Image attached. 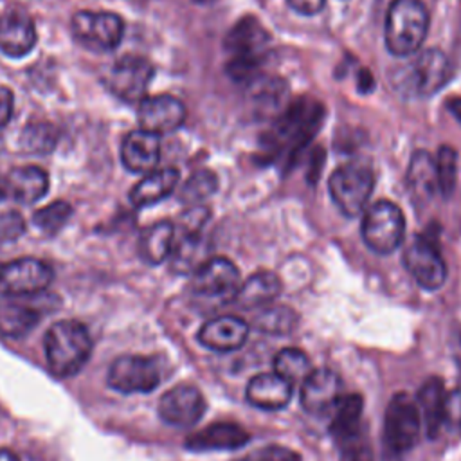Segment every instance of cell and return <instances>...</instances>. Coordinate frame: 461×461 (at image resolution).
I'll use <instances>...</instances> for the list:
<instances>
[{"label":"cell","instance_id":"ab89813d","mask_svg":"<svg viewBox=\"0 0 461 461\" xmlns=\"http://www.w3.org/2000/svg\"><path fill=\"white\" fill-rule=\"evenodd\" d=\"M450 430L461 436V389L447 394L445 403V423Z\"/></svg>","mask_w":461,"mask_h":461},{"label":"cell","instance_id":"83f0119b","mask_svg":"<svg viewBox=\"0 0 461 461\" xmlns=\"http://www.w3.org/2000/svg\"><path fill=\"white\" fill-rule=\"evenodd\" d=\"M281 292V281L274 272H256L250 276L245 283L240 285L232 303H236L240 308L250 310V308H263L268 303H272Z\"/></svg>","mask_w":461,"mask_h":461},{"label":"cell","instance_id":"f6af8a7d","mask_svg":"<svg viewBox=\"0 0 461 461\" xmlns=\"http://www.w3.org/2000/svg\"><path fill=\"white\" fill-rule=\"evenodd\" d=\"M0 461H20V457L9 448H2L0 450Z\"/></svg>","mask_w":461,"mask_h":461},{"label":"cell","instance_id":"ee69618b","mask_svg":"<svg viewBox=\"0 0 461 461\" xmlns=\"http://www.w3.org/2000/svg\"><path fill=\"white\" fill-rule=\"evenodd\" d=\"M447 108H448V112L461 122V97L457 95V97H450L448 101H447Z\"/></svg>","mask_w":461,"mask_h":461},{"label":"cell","instance_id":"c3c4849f","mask_svg":"<svg viewBox=\"0 0 461 461\" xmlns=\"http://www.w3.org/2000/svg\"><path fill=\"white\" fill-rule=\"evenodd\" d=\"M2 267H4V263H2V261H0V270H2Z\"/></svg>","mask_w":461,"mask_h":461},{"label":"cell","instance_id":"4316f807","mask_svg":"<svg viewBox=\"0 0 461 461\" xmlns=\"http://www.w3.org/2000/svg\"><path fill=\"white\" fill-rule=\"evenodd\" d=\"M41 319V312L16 297L0 299V335L20 339L27 335Z\"/></svg>","mask_w":461,"mask_h":461},{"label":"cell","instance_id":"7a4b0ae2","mask_svg":"<svg viewBox=\"0 0 461 461\" xmlns=\"http://www.w3.org/2000/svg\"><path fill=\"white\" fill-rule=\"evenodd\" d=\"M43 351L47 367L54 376H74L90 358L92 339L83 322L63 319L45 331Z\"/></svg>","mask_w":461,"mask_h":461},{"label":"cell","instance_id":"1f68e13d","mask_svg":"<svg viewBox=\"0 0 461 461\" xmlns=\"http://www.w3.org/2000/svg\"><path fill=\"white\" fill-rule=\"evenodd\" d=\"M276 375L286 380L292 387L295 384H303L304 378L313 371L310 358L304 351L297 348H285L274 357Z\"/></svg>","mask_w":461,"mask_h":461},{"label":"cell","instance_id":"603a6c76","mask_svg":"<svg viewBox=\"0 0 461 461\" xmlns=\"http://www.w3.org/2000/svg\"><path fill=\"white\" fill-rule=\"evenodd\" d=\"M445 403H447V393H445L443 380L438 376H429L418 389L416 405L421 416V425L430 439L439 434L445 423Z\"/></svg>","mask_w":461,"mask_h":461},{"label":"cell","instance_id":"5bb4252c","mask_svg":"<svg viewBox=\"0 0 461 461\" xmlns=\"http://www.w3.org/2000/svg\"><path fill=\"white\" fill-rule=\"evenodd\" d=\"M153 74L155 68L146 58L128 54L113 63L108 85L110 90L124 103H140L146 97Z\"/></svg>","mask_w":461,"mask_h":461},{"label":"cell","instance_id":"d590c367","mask_svg":"<svg viewBox=\"0 0 461 461\" xmlns=\"http://www.w3.org/2000/svg\"><path fill=\"white\" fill-rule=\"evenodd\" d=\"M216 189H218V176L209 169H200L185 180L180 191V198L184 203L194 207L203 200H207L209 196H212Z\"/></svg>","mask_w":461,"mask_h":461},{"label":"cell","instance_id":"6da1fadb","mask_svg":"<svg viewBox=\"0 0 461 461\" xmlns=\"http://www.w3.org/2000/svg\"><path fill=\"white\" fill-rule=\"evenodd\" d=\"M223 49L229 54L227 74L234 81H252L270 50V34L258 18L243 16L225 34Z\"/></svg>","mask_w":461,"mask_h":461},{"label":"cell","instance_id":"d6986e66","mask_svg":"<svg viewBox=\"0 0 461 461\" xmlns=\"http://www.w3.org/2000/svg\"><path fill=\"white\" fill-rule=\"evenodd\" d=\"M160 160V139L146 130L130 131L121 144V162L130 173H149Z\"/></svg>","mask_w":461,"mask_h":461},{"label":"cell","instance_id":"bcb514c9","mask_svg":"<svg viewBox=\"0 0 461 461\" xmlns=\"http://www.w3.org/2000/svg\"><path fill=\"white\" fill-rule=\"evenodd\" d=\"M7 198V184H5V176L0 175V200Z\"/></svg>","mask_w":461,"mask_h":461},{"label":"cell","instance_id":"d4e9b609","mask_svg":"<svg viewBox=\"0 0 461 461\" xmlns=\"http://www.w3.org/2000/svg\"><path fill=\"white\" fill-rule=\"evenodd\" d=\"M180 173L175 167H162L146 173L130 191V202L135 207H148L167 198L178 185Z\"/></svg>","mask_w":461,"mask_h":461},{"label":"cell","instance_id":"74e56055","mask_svg":"<svg viewBox=\"0 0 461 461\" xmlns=\"http://www.w3.org/2000/svg\"><path fill=\"white\" fill-rule=\"evenodd\" d=\"M438 191L448 198L456 189L457 180V151L452 146H441L436 157Z\"/></svg>","mask_w":461,"mask_h":461},{"label":"cell","instance_id":"4fadbf2b","mask_svg":"<svg viewBox=\"0 0 461 461\" xmlns=\"http://www.w3.org/2000/svg\"><path fill=\"white\" fill-rule=\"evenodd\" d=\"M240 270L227 258H209L194 274L191 290L194 295L232 303L240 288Z\"/></svg>","mask_w":461,"mask_h":461},{"label":"cell","instance_id":"9a60e30c","mask_svg":"<svg viewBox=\"0 0 461 461\" xmlns=\"http://www.w3.org/2000/svg\"><path fill=\"white\" fill-rule=\"evenodd\" d=\"M205 407V398L198 387L191 384H180L160 396L158 416L167 425L187 429L203 416Z\"/></svg>","mask_w":461,"mask_h":461},{"label":"cell","instance_id":"b9f144b4","mask_svg":"<svg viewBox=\"0 0 461 461\" xmlns=\"http://www.w3.org/2000/svg\"><path fill=\"white\" fill-rule=\"evenodd\" d=\"M13 110H14L13 92L7 86H0V128H4L11 121Z\"/></svg>","mask_w":461,"mask_h":461},{"label":"cell","instance_id":"277c9868","mask_svg":"<svg viewBox=\"0 0 461 461\" xmlns=\"http://www.w3.org/2000/svg\"><path fill=\"white\" fill-rule=\"evenodd\" d=\"M429 11L421 0H393L385 16V47L393 56H411L425 41Z\"/></svg>","mask_w":461,"mask_h":461},{"label":"cell","instance_id":"f546056e","mask_svg":"<svg viewBox=\"0 0 461 461\" xmlns=\"http://www.w3.org/2000/svg\"><path fill=\"white\" fill-rule=\"evenodd\" d=\"M362 411H364V400L360 394H344L339 396L335 405L331 407L330 414V434L333 439L357 430L362 423Z\"/></svg>","mask_w":461,"mask_h":461},{"label":"cell","instance_id":"7bdbcfd3","mask_svg":"<svg viewBox=\"0 0 461 461\" xmlns=\"http://www.w3.org/2000/svg\"><path fill=\"white\" fill-rule=\"evenodd\" d=\"M326 0H288L290 7L299 13V14H304V16H310V14H315L322 9Z\"/></svg>","mask_w":461,"mask_h":461},{"label":"cell","instance_id":"ffe728a7","mask_svg":"<svg viewBox=\"0 0 461 461\" xmlns=\"http://www.w3.org/2000/svg\"><path fill=\"white\" fill-rule=\"evenodd\" d=\"M249 337V324L234 315H223L207 321L198 331V342L214 351L240 349Z\"/></svg>","mask_w":461,"mask_h":461},{"label":"cell","instance_id":"f35d334b","mask_svg":"<svg viewBox=\"0 0 461 461\" xmlns=\"http://www.w3.org/2000/svg\"><path fill=\"white\" fill-rule=\"evenodd\" d=\"M25 232V220L18 211H5L0 214V243L14 241Z\"/></svg>","mask_w":461,"mask_h":461},{"label":"cell","instance_id":"7dc6e473","mask_svg":"<svg viewBox=\"0 0 461 461\" xmlns=\"http://www.w3.org/2000/svg\"><path fill=\"white\" fill-rule=\"evenodd\" d=\"M236 461H256L254 456H249V457H241V459H236Z\"/></svg>","mask_w":461,"mask_h":461},{"label":"cell","instance_id":"e0dca14e","mask_svg":"<svg viewBox=\"0 0 461 461\" xmlns=\"http://www.w3.org/2000/svg\"><path fill=\"white\" fill-rule=\"evenodd\" d=\"M36 27L32 18L22 9L0 13V52L9 58H22L36 45Z\"/></svg>","mask_w":461,"mask_h":461},{"label":"cell","instance_id":"44dd1931","mask_svg":"<svg viewBox=\"0 0 461 461\" xmlns=\"http://www.w3.org/2000/svg\"><path fill=\"white\" fill-rule=\"evenodd\" d=\"M249 432L230 421H218L212 423L185 439V448L194 452H207V450H234L249 443Z\"/></svg>","mask_w":461,"mask_h":461},{"label":"cell","instance_id":"7c38bea8","mask_svg":"<svg viewBox=\"0 0 461 461\" xmlns=\"http://www.w3.org/2000/svg\"><path fill=\"white\" fill-rule=\"evenodd\" d=\"M403 265L425 290H438L447 279V265L436 241L429 236L418 234L411 240L403 252Z\"/></svg>","mask_w":461,"mask_h":461},{"label":"cell","instance_id":"8992f818","mask_svg":"<svg viewBox=\"0 0 461 461\" xmlns=\"http://www.w3.org/2000/svg\"><path fill=\"white\" fill-rule=\"evenodd\" d=\"M375 173L366 162H349L330 175L328 189L331 200L344 216H358L373 193Z\"/></svg>","mask_w":461,"mask_h":461},{"label":"cell","instance_id":"2e32d148","mask_svg":"<svg viewBox=\"0 0 461 461\" xmlns=\"http://www.w3.org/2000/svg\"><path fill=\"white\" fill-rule=\"evenodd\" d=\"M137 117L140 130L151 131L155 135L169 133L184 124L185 106L180 99L167 94L149 95L139 103Z\"/></svg>","mask_w":461,"mask_h":461},{"label":"cell","instance_id":"484cf974","mask_svg":"<svg viewBox=\"0 0 461 461\" xmlns=\"http://www.w3.org/2000/svg\"><path fill=\"white\" fill-rule=\"evenodd\" d=\"M7 196L20 203H34L49 191V173L38 166H20L5 175Z\"/></svg>","mask_w":461,"mask_h":461},{"label":"cell","instance_id":"ba28073f","mask_svg":"<svg viewBox=\"0 0 461 461\" xmlns=\"http://www.w3.org/2000/svg\"><path fill=\"white\" fill-rule=\"evenodd\" d=\"M70 32L77 43L94 52H108L119 47L124 22L108 11H77L70 18Z\"/></svg>","mask_w":461,"mask_h":461},{"label":"cell","instance_id":"e575fe53","mask_svg":"<svg viewBox=\"0 0 461 461\" xmlns=\"http://www.w3.org/2000/svg\"><path fill=\"white\" fill-rule=\"evenodd\" d=\"M297 324V315L288 306H263V310L258 313L254 326L270 335H286L290 333Z\"/></svg>","mask_w":461,"mask_h":461},{"label":"cell","instance_id":"ac0fdd59","mask_svg":"<svg viewBox=\"0 0 461 461\" xmlns=\"http://www.w3.org/2000/svg\"><path fill=\"white\" fill-rule=\"evenodd\" d=\"M340 396V378L331 369H313L301 384V405L313 416L330 414Z\"/></svg>","mask_w":461,"mask_h":461},{"label":"cell","instance_id":"52a82bcc","mask_svg":"<svg viewBox=\"0 0 461 461\" xmlns=\"http://www.w3.org/2000/svg\"><path fill=\"white\" fill-rule=\"evenodd\" d=\"M405 236V216L402 209L389 202L378 200L367 207L362 220L364 243L376 254H391Z\"/></svg>","mask_w":461,"mask_h":461},{"label":"cell","instance_id":"7402d4cb","mask_svg":"<svg viewBox=\"0 0 461 461\" xmlns=\"http://www.w3.org/2000/svg\"><path fill=\"white\" fill-rule=\"evenodd\" d=\"M171 268L176 274H194L209 259V243L202 230H180L171 250Z\"/></svg>","mask_w":461,"mask_h":461},{"label":"cell","instance_id":"8fae6325","mask_svg":"<svg viewBox=\"0 0 461 461\" xmlns=\"http://www.w3.org/2000/svg\"><path fill=\"white\" fill-rule=\"evenodd\" d=\"M106 382L112 389L124 394L151 393L160 384V369L149 357L121 355L110 364Z\"/></svg>","mask_w":461,"mask_h":461},{"label":"cell","instance_id":"d6a6232c","mask_svg":"<svg viewBox=\"0 0 461 461\" xmlns=\"http://www.w3.org/2000/svg\"><path fill=\"white\" fill-rule=\"evenodd\" d=\"M18 144L23 153L47 155L58 144V130L50 122H31L22 130Z\"/></svg>","mask_w":461,"mask_h":461},{"label":"cell","instance_id":"3957f363","mask_svg":"<svg viewBox=\"0 0 461 461\" xmlns=\"http://www.w3.org/2000/svg\"><path fill=\"white\" fill-rule=\"evenodd\" d=\"M324 117L321 103L310 97H299L286 104L277 115L267 139V151L272 155L301 151L317 133Z\"/></svg>","mask_w":461,"mask_h":461},{"label":"cell","instance_id":"836d02e7","mask_svg":"<svg viewBox=\"0 0 461 461\" xmlns=\"http://www.w3.org/2000/svg\"><path fill=\"white\" fill-rule=\"evenodd\" d=\"M335 443L339 450V461H375V452L366 425H360L357 430L337 438Z\"/></svg>","mask_w":461,"mask_h":461},{"label":"cell","instance_id":"5b68a950","mask_svg":"<svg viewBox=\"0 0 461 461\" xmlns=\"http://www.w3.org/2000/svg\"><path fill=\"white\" fill-rule=\"evenodd\" d=\"M420 434L421 416L418 405L405 393L394 394L385 407L382 461H402V454L418 443Z\"/></svg>","mask_w":461,"mask_h":461},{"label":"cell","instance_id":"8d00e7d4","mask_svg":"<svg viewBox=\"0 0 461 461\" xmlns=\"http://www.w3.org/2000/svg\"><path fill=\"white\" fill-rule=\"evenodd\" d=\"M72 216V205L65 200H56L32 214V223L45 234H56Z\"/></svg>","mask_w":461,"mask_h":461},{"label":"cell","instance_id":"4dcf8cb0","mask_svg":"<svg viewBox=\"0 0 461 461\" xmlns=\"http://www.w3.org/2000/svg\"><path fill=\"white\" fill-rule=\"evenodd\" d=\"M409 187L416 196L432 198L438 194V176H436V160L423 149H418L409 162L407 171Z\"/></svg>","mask_w":461,"mask_h":461},{"label":"cell","instance_id":"60d3db41","mask_svg":"<svg viewBox=\"0 0 461 461\" xmlns=\"http://www.w3.org/2000/svg\"><path fill=\"white\" fill-rule=\"evenodd\" d=\"M256 461H301V456L286 447L270 445L254 454Z\"/></svg>","mask_w":461,"mask_h":461},{"label":"cell","instance_id":"9c48e42d","mask_svg":"<svg viewBox=\"0 0 461 461\" xmlns=\"http://www.w3.org/2000/svg\"><path fill=\"white\" fill-rule=\"evenodd\" d=\"M450 76L448 58L438 49H427L398 76V86L411 94L432 95L450 81Z\"/></svg>","mask_w":461,"mask_h":461},{"label":"cell","instance_id":"cb8c5ba5","mask_svg":"<svg viewBox=\"0 0 461 461\" xmlns=\"http://www.w3.org/2000/svg\"><path fill=\"white\" fill-rule=\"evenodd\" d=\"M292 389L294 387L276 373L274 375L261 373L249 382L245 389V396L254 407H259L265 411H279L288 405L292 398Z\"/></svg>","mask_w":461,"mask_h":461},{"label":"cell","instance_id":"30bf717a","mask_svg":"<svg viewBox=\"0 0 461 461\" xmlns=\"http://www.w3.org/2000/svg\"><path fill=\"white\" fill-rule=\"evenodd\" d=\"M54 272L38 258H18L4 263L0 270V294L5 297H27L41 294L52 283Z\"/></svg>","mask_w":461,"mask_h":461},{"label":"cell","instance_id":"f1b7e54d","mask_svg":"<svg viewBox=\"0 0 461 461\" xmlns=\"http://www.w3.org/2000/svg\"><path fill=\"white\" fill-rule=\"evenodd\" d=\"M175 245V225L157 221L142 230L139 238V256L148 265H158L171 256Z\"/></svg>","mask_w":461,"mask_h":461}]
</instances>
